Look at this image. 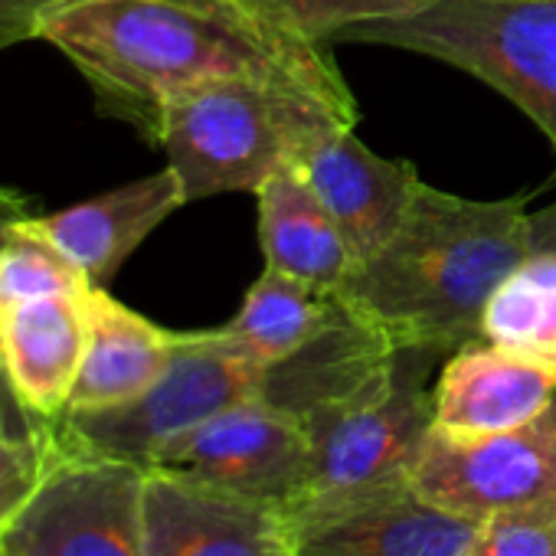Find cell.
Instances as JSON below:
<instances>
[{
  "label": "cell",
  "instance_id": "1",
  "mask_svg": "<svg viewBox=\"0 0 556 556\" xmlns=\"http://www.w3.org/2000/svg\"><path fill=\"white\" fill-rule=\"evenodd\" d=\"M86 79L102 115L157 144L164 109L210 83L302 86L357 118L325 43L275 24L249 0H79L40 34Z\"/></svg>",
  "mask_w": 556,
  "mask_h": 556
},
{
  "label": "cell",
  "instance_id": "2",
  "mask_svg": "<svg viewBox=\"0 0 556 556\" xmlns=\"http://www.w3.org/2000/svg\"><path fill=\"white\" fill-rule=\"evenodd\" d=\"M527 255L523 197L465 200L419 180L393 236L354 265L338 295L400 348L452 354L481 338L491 295Z\"/></svg>",
  "mask_w": 556,
  "mask_h": 556
},
{
  "label": "cell",
  "instance_id": "3",
  "mask_svg": "<svg viewBox=\"0 0 556 556\" xmlns=\"http://www.w3.org/2000/svg\"><path fill=\"white\" fill-rule=\"evenodd\" d=\"M354 115L328 99L275 79H223L174 99L164 109L157 144L177 174L187 203L219 193H258L318 135Z\"/></svg>",
  "mask_w": 556,
  "mask_h": 556
},
{
  "label": "cell",
  "instance_id": "4",
  "mask_svg": "<svg viewBox=\"0 0 556 556\" xmlns=\"http://www.w3.org/2000/svg\"><path fill=\"white\" fill-rule=\"evenodd\" d=\"M455 66L514 102L556 148V0H435L409 17L341 30Z\"/></svg>",
  "mask_w": 556,
  "mask_h": 556
},
{
  "label": "cell",
  "instance_id": "5",
  "mask_svg": "<svg viewBox=\"0 0 556 556\" xmlns=\"http://www.w3.org/2000/svg\"><path fill=\"white\" fill-rule=\"evenodd\" d=\"M262 367L229 348L219 331L180 334L167 370L138 400L99 413H66L56 442L151 468L157 455L216 413L258 396Z\"/></svg>",
  "mask_w": 556,
  "mask_h": 556
},
{
  "label": "cell",
  "instance_id": "6",
  "mask_svg": "<svg viewBox=\"0 0 556 556\" xmlns=\"http://www.w3.org/2000/svg\"><path fill=\"white\" fill-rule=\"evenodd\" d=\"M148 468L53 445L30 497L0 527V556H148Z\"/></svg>",
  "mask_w": 556,
  "mask_h": 556
},
{
  "label": "cell",
  "instance_id": "7",
  "mask_svg": "<svg viewBox=\"0 0 556 556\" xmlns=\"http://www.w3.org/2000/svg\"><path fill=\"white\" fill-rule=\"evenodd\" d=\"M445 357L442 348H396L390 367L367 390L312 419L305 426L315 452L312 491L409 478L432 429V374Z\"/></svg>",
  "mask_w": 556,
  "mask_h": 556
},
{
  "label": "cell",
  "instance_id": "8",
  "mask_svg": "<svg viewBox=\"0 0 556 556\" xmlns=\"http://www.w3.org/2000/svg\"><path fill=\"white\" fill-rule=\"evenodd\" d=\"M289 517L295 556H462L478 527L419 494L413 478L312 491Z\"/></svg>",
  "mask_w": 556,
  "mask_h": 556
},
{
  "label": "cell",
  "instance_id": "9",
  "mask_svg": "<svg viewBox=\"0 0 556 556\" xmlns=\"http://www.w3.org/2000/svg\"><path fill=\"white\" fill-rule=\"evenodd\" d=\"M151 468L282 507L302 501L315 484L308 429L258 396L236 403L180 435Z\"/></svg>",
  "mask_w": 556,
  "mask_h": 556
},
{
  "label": "cell",
  "instance_id": "10",
  "mask_svg": "<svg viewBox=\"0 0 556 556\" xmlns=\"http://www.w3.org/2000/svg\"><path fill=\"white\" fill-rule=\"evenodd\" d=\"M409 478L419 494L468 520L556 497V396L530 422L494 435L429 429Z\"/></svg>",
  "mask_w": 556,
  "mask_h": 556
},
{
  "label": "cell",
  "instance_id": "11",
  "mask_svg": "<svg viewBox=\"0 0 556 556\" xmlns=\"http://www.w3.org/2000/svg\"><path fill=\"white\" fill-rule=\"evenodd\" d=\"M148 556H295L289 507L148 468Z\"/></svg>",
  "mask_w": 556,
  "mask_h": 556
},
{
  "label": "cell",
  "instance_id": "12",
  "mask_svg": "<svg viewBox=\"0 0 556 556\" xmlns=\"http://www.w3.org/2000/svg\"><path fill=\"white\" fill-rule=\"evenodd\" d=\"M292 164L328 206L357 262L393 236L419 187V174L409 161L380 157L361 144L348 125L318 135Z\"/></svg>",
  "mask_w": 556,
  "mask_h": 556
},
{
  "label": "cell",
  "instance_id": "13",
  "mask_svg": "<svg viewBox=\"0 0 556 556\" xmlns=\"http://www.w3.org/2000/svg\"><path fill=\"white\" fill-rule=\"evenodd\" d=\"M556 374L484 338L455 348L432 387V429L458 439L494 435L540 416Z\"/></svg>",
  "mask_w": 556,
  "mask_h": 556
},
{
  "label": "cell",
  "instance_id": "14",
  "mask_svg": "<svg viewBox=\"0 0 556 556\" xmlns=\"http://www.w3.org/2000/svg\"><path fill=\"white\" fill-rule=\"evenodd\" d=\"M396 348L387 331L344 302L341 315L318 338L262 367L258 400L308 426L367 390L390 367Z\"/></svg>",
  "mask_w": 556,
  "mask_h": 556
},
{
  "label": "cell",
  "instance_id": "15",
  "mask_svg": "<svg viewBox=\"0 0 556 556\" xmlns=\"http://www.w3.org/2000/svg\"><path fill=\"white\" fill-rule=\"evenodd\" d=\"M187 203L170 167L83 200L56 213H27V223L50 239L92 286H109L128 255Z\"/></svg>",
  "mask_w": 556,
  "mask_h": 556
},
{
  "label": "cell",
  "instance_id": "16",
  "mask_svg": "<svg viewBox=\"0 0 556 556\" xmlns=\"http://www.w3.org/2000/svg\"><path fill=\"white\" fill-rule=\"evenodd\" d=\"M86 305V354L66 413H99L138 400L167 370L180 331H167L92 286Z\"/></svg>",
  "mask_w": 556,
  "mask_h": 556
},
{
  "label": "cell",
  "instance_id": "17",
  "mask_svg": "<svg viewBox=\"0 0 556 556\" xmlns=\"http://www.w3.org/2000/svg\"><path fill=\"white\" fill-rule=\"evenodd\" d=\"M86 295L43 299L0 312V354L24 403L50 422L70 409L86 354Z\"/></svg>",
  "mask_w": 556,
  "mask_h": 556
},
{
  "label": "cell",
  "instance_id": "18",
  "mask_svg": "<svg viewBox=\"0 0 556 556\" xmlns=\"http://www.w3.org/2000/svg\"><path fill=\"white\" fill-rule=\"evenodd\" d=\"M258 239L268 268L338 292L357 265L351 242L295 164L258 187Z\"/></svg>",
  "mask_w": 556,
  "mask_h": 556
},
{
  "label": "cell",
  "instance_id": "19",
  "mask_svg": "<svg viewBox=\"0 0 556 556\" xmlns=\"http://www.w3.org/2000/svg\"><path fill=\"white\" fill-rule=\"evenodd\" d=\"M341 308L344 299L338 292L265 265V271L245 292L236 318L216 331L242 357L268 367L318 338L341 315Z\"/></svg>",
  "mask_w": 556,
  "mask_h": 556
},
{
  "label": "cell",
  "instance_id": "20",
  "mask_svg": "<svg viewBox=\"0 0 556 556\" xmlns=\"http://www.w3.org/2000/svg\"><path fill=\"white\" fill-rule=\"evenodd\" d=\"M481 338L556 374V252L530 255L491 295Z\"/></svg>",
  "mask_w": 556,
  "mask_h": 556
},
{
  "label": "cell",
  "instance_id": "21",
  "mask_svg": "<svg viewBox=\"0 0 556 556\" xmlns=\"http://www.w3.org/2000/svg\"><path fill=\"white\" fill-rule=\"evenodd\" d=\"M89 289V278L27 223V213L8 226L0 239V312L60 295L79 299Z\"/></svg>",
  "mask_w": 556,
  "mask_h": 556
},
{
  "label": "cell",
  "instance_id": "22",
  "mask_svg": "<svg viewBox=\"0 0 556 556\" xmlns=\"http://www.w3.org/2000/svg\"><path fill=\"white\" fill-rule=\"evenodd\" d=\"M249 4L275 24L295 30L299 37L331 43L341 30L390 17H409L432 8L435 0H249Z\"/></svg>",
  "mask_w": 556,
  "mask_h": 556
},
{
  "label": "cell",
  "instance_id": "23",
  "mask_svg": "<svg viewBox=\"0 0 556 556\" xmlns=\"http://www.w3.org/2000/svg\"><path fill=\"white\" fill-rule=\"evenodd\" d=\"M462 556H556V497L481 517Z\"/></svg>",
  "mask_w": 556,
  "mask_h": 556
},
{
  "label": "cell",
  "instance_id": "24",
  "mask_svg": "<svg viewBox=\"0 0 556 556\" xmlns=\"http://www.w3.org/2000/svg\"><path fill=\"white\" fill-rule=\"evenodd\" d=\"M53 442H14L0 435V527L11 520V514L30 497L37 488Z\"/></svg>",
  "mask_w": 556,
  "mask_h": 556
},
{
  "label": "cell",
  "instance_id": "25",
  "mask_svg": "<svg viewBox=\"0 0 556 556\" xmlns=\"http://www.w3.org/2000/svg\"><path fill=\"white\" fill-rule=\"evenodd\" d=\"M0 435L14 442H53L56 439V422L34 413L17 393L11 370L4 364V354H0Z\"/></svg>",
  "mask_w": 556,
  "mask_h": 556
},
{
  "label": "cell",
  "instance_id": "26",
  "mask_svg": "<svg viewBox=\"0 0 556 556\" xmlns=\"http://www.w3.org/2000/svg\"><path fill=\"white\" fill-rule=\"evenodd\" d=\"M73 4L79 0H0V53L27 40H40L47 21Z\"/></svg>",
  "mask_w": 556,
  "mask_h": 556
},
{
  "label": "cell",
  "instance_id": "27",
  "mask_svg": "<svg viewBox=\"0 0 556 556\" xmlns=\"http://www.w3.org/2000/svg\"><path fill=\"white\" fill-rule=\"evenodd\" d=\"M530 249L556 252V203L540 213H530Z\"/></svg>",
  "mask_w": 556,
  "mask_h": 556
},
{
  "label": "cell",
  "instance_id": "28",
  "mask_svg": "<svg viewBox=\"0 0 556 556\" xmlns=\"http://www.w3.org/2000/svg\"><path fill=\"white\" fill-rule=\"evenodd\" d=\"M0 210H27V200L8 187H0Z\"/></svg>",
  "mask_w": 556,
  "mask_h": 556
},
{
  "label": "cell",
  "instance_id": "29",
  "mask_svg": "<svg viewBox=\"0 0 556 556\" xmlns=\"http://www.w3.org/2000/svg\"><path fill=\"white\" fill-rule=\"evenodd\" d=\"M24 213H30V210H0V239H4L8 226H11L17 216H24Z\"/></svg>",
  "mask_w": 556,
  "mask_h": 556
}]
</instances>
